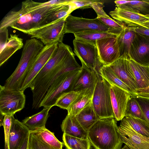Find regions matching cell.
<instances>
[{
    "mask_svg": "<svg viewBox=\"0 0 149 149\" xmlns=\"http://www.w3.org/2000/svg\"><path fill=\"white\" fill-rule=\"evenodd\" d=\"M69 0H53L43 3L32 0L22 2L18 11L8 13L1 20L0 29L10 27L23 33L45 25L47 18L61 5Z\"/></svg>",
    "mask_w": 149,
    "mask_h": 149,
    "instance_id": "1",
    "label": "cell"
},
{
    "mask_svg": "<svg viewBox=\"0 0 149 149\" xmlns=\"http://www.w3.org/2000/svg\"><path fill=\"white\" fill-rule=\"evenodd\" d=\"M72 53L70 46L63 42L58 43L55 54L36 76L30 86L33 94V109L40 107L53 79Z\"/></svg>",
    "mask_w": 149,
    "mask_h": 149,
    "instance_id": "2",
    "label": "cell"
},
{
    "mask_svg": "<svg viewBox=\"0 0 149 149\" xmlns=\"http://www.w3.org/2000/svg\"><path fill=\"white\" fill-rule=\"evenodd\" d=\"M114 118L100 119L88 132V138L95 149H120L123 142Z\"/></svg>",
    "mask_w": 149,
    "mask_h": 149,
    "instance_id": "3",
    "label": "cell"
},
{
    "mask_svg": "<svg viewBox=\"0 0 149 149\" xmlns=\"http://www.w3.org/2000/svg\"><path fill=\"white\" fill-rule=\"evenodd\" d=\"M44 46L40 40L35 38L26 40L19 63L6 81L3 86L4 87L9 89L20 90L36 57Z\"/></svg>",
    "mask_w": 149,
    "mask_h": 149,
    "instance_id": "4",
    "label": "cell"
},
{
    "mask_svg": "<svg viewBox=\"0 0 149 149\" xmlns=\"http://www.w3.org/2000/svg\"><path fill=\"white\" fill-rule=\"evenodd\" d=\"M81 69L65 73L55 77L40 107L51 108L54 106L58 98L63 93L72 91L73 84L81 72Z\"/></svg>",
    "mask_w": 149,
    "mask_h": 149,
    "instance_id": "5",
    "label": "cell"
},
{
    "mask_svg": "<svg viewBox=\"0 0 149 149\" xmlns=\"http://www.w3.org/2000/svg\"><path fill=\"white\" fill-rule=\"evenodd\" d=\"M92 103L99 119L114 118L112 107L109 83L101 76L94 88Z\"/></svg>",
    "mask_w": 149,
    "mask_h": 149,
    "instance_id": "6",
    "label": "cell"
},
{
    "mask_svg": "<svg viewBox=\"0 0 149 149\" xmlns=\"http://www.w3.org/2000/svg\"><path fill=\"white\" fill-rule=\"evenodd\" d=\"M74 52L82 65L94 71L98 77L103 66L99 59L96 42L75 38L73 40Z\"/></svg>",
    "mask_w": 149,
    "mask_h": 149,
    "instance_id": "7",
    "label": "cell"
},
{
    "mask_svg": "<svg viewBox=\"0 0 149 149\" xmlns=\"http://www.w3.org/2000/svg\"><path fill=\"white\" fill-rule=\"evenodd\" d=\"M64 30L65 34L99 31L109 32L118 36L120 33L108 27L97 18L86 19L73 16L71 14L66 19Z\"/></svg>",
    "mask_w": 149,
    "mask_h": 149,
    "instance_id": "8",
    "label": "cell"
},
{
    "mask_svg": "<svg viewBox=\"0 0 149 149\" xmlns=\"http://www.w3.org/2000/svg\"><path fill=\"white\" fill-rule=\"evenodd\" d=\"M64 17L45 25L26 31L24 33L31 38L40 40L45 45L62 42L64 33L66 19Z\"/></svg>",
    "mask_w": 149,
    "mask_h": 149,
    "instance_id": "9",
    "label": "cell"
},
{
    "mask_svg": "<svg viewBox=\"0 0 149 149\" xmlns=\"http://www.w3.org/2000/svg\"><path fill=\"white\" fill-rule=\"evenodd\" d=\"M26 97L20 90L7 89L0 86V113L3 116H13L24 107Z\"/></svg>",
    "mask_w": 149,
    "mask_h": 149,
    "instance_id": "10",
    "label": "cell"
},
{
    "mask_svg": "<svg viewBox=\"0 0 149 149\" xmlns=\"http://www.w3.org/2000/svg\"><path fill=\"white\" fill-rule=\"evenodd\" d=\"M118 132L122 142L131 149H149V138L135 131L125 117L118 127Z\"/></svg>",
    "mask_w": 149,
    "mask_h": 149,
    "instance_id": "11",
    "label": "cell"
},
{
    "mask_svg": "<svg viewBox=\"0 0 149 149\" xmlns=\"http://www.w3.org/2000/svg\"><path fill=\"white\" fill-rule=\"evenodd\" d=\"M58 43H55L44 46L36 57L24 81L20 90L24 92L27 88H30L35 77L55 54Z\"/></svg>",
    "mask_w": 149,
    "mask_h": 149,
    "instance_id": "12",
    "label": "cell"
},
{
    "mask_svg": "<svg viewBox=\"0 0 149 149\" xmlns=\"http://www.w3.org/2000/svg\"><path fill=\"white\" fill-rule=\"evenodd\" d=\"M134 92L137 89L135 80L131 69L130 58L125 53L111 64L106 65Z\"/></svg>",
    "mask_w": 149,
    "mask_h": 149,
    "instance_id": "13",
    "label": "cell"
},
{
    "mask_svg": "<svg viewBox=\"0 0 149 149\" xmlns=\"http://www.w3.org/2000/svg\"><path fill=\"white\" fill-rule=\"evenodd\" d=\"M128 55L140 65L149 66V36L136 33Z\"/></svg>",
    "mask_w": 149,
    "mask_h": 149,
    "instance_id": "14",
    "label": "cell"
},
{
    "mask_svg": "<svg viewBox=\"0 0 149 149\" xmlns=\"http://www.w3.org/2000/svg\"><path fill=\"white\" fill-rule=\"evenodd\" d=\"M116 37L107 38L96 42L99 59L103 65L111 64L120 56Z\"/></svg>",
    "mask_w": 149,
    "mask_h": 149,
    "instance_id": "15",
    "label": "cell"
},
{
    "mask_svg": "<svg viewBox=\"0 0 149 149\" xmlns=\"http://www.w3.org/2000/svg\"><path fill=\"white\" fill-rule=\"evenodd\" d=\"M108 82L110 85L111 101L114 118L117 121L121 120L125 117L127 103L131 95L122 88Z\"/></svg>",
    "mask_w": 149,
    "mask_h": 149,
    "instance_id": "16",
    "label": "cell"
},
{
    "mask_svg": "<svg viewBox=\"0 0 149 149\" xmlns=\"http://www.w3.org/2000/svg\"><path fill=\"white\" fill-rule=\"evenodd\" d=\"M30 130L22 122L12 116L8 141L9 149H20L30 135Z\"/></svg>",
    "mask_w": 149,
    "mask_h": 149,
    "instance_id": "17",
    "label": "cell"
},
{
    "mask_svg": "<svg viewBox=\"0 0 149 149\" xmlns=\"http://www.w3.org/2000/svg\"><path fill=\"white\" fill-rule=\"evenodd\" d=\"M109 14L112 17L124 26L134 28L149 20V17L145 16L117 7Z\"/></svg>",
    "mask_w": 149,
    "mask_h": 149,
    "instance_id": "18",
    "label": "cell"
},
{
    "mask_svg": "<svg viewBox=\"0 0 149 149\" xmlns=\"http://www.w3.org/2000/svg\"><path fill=\"white\" fill-rule=\"evenodd\" d=\"M98 79L94 71L82 65L81 72L75 80L71 90L81 91L87 89H94Z\"/></svg>",
    "mask_w": 149,
    "mask_h": 149,
    "instance_id": "19",
    "label": "cell"
},
{
    "mask_svg": "<svg viewBox=\"0 0 149 149\" xmlns=\"http://www.w3.org/2000/svg\"><path fill=\"white\" fill-rule=\"evenodd\" d=\"M61 130L68 135L82 139L88 138V132L79 122L75 116L67 115L61 125Z\"/></svg>",
    "mask_w": 149,
    "mask_h": 149,
    "instance_id": "20",
    "label": "cell"
},
{
    "mask_svg": "<svg viewBox=\"0 0 149 149\" xmlns=\"http://www.w3.org/2000/svg\"><path fill=\"white\" fill-rule=\"evenodd\" d=\"M23 46L22 38L16 34H11L7 43L0 51V66L2 65L15 52Z\"/></svg>",
    "mask_w": 149,
    "mask_h": 149,
    "instance_id": "21",
    "label": "cell"
},
{
    "mask_svg": "<svg viewBox=\"0 0 149 149\" xmlns=\"http://www.w3.org/2000/svg\"><path fill=\"white\" fill-rule=\"evenodd\" d=\"M94 89L82 91L67 110L68 115L75 116L91 102Z\"/></svg>",
    "mask_w": 149,
    "mask_h": 149,
    "instance_id": "22",
    "label": "cell"
},
{
    "mask_svg": "<svg viewBox=\"0 0 149 149\" xmlns=\"http://www.w3.org/2000/svg\"><path fill=\"white\" fill-rule=\"evenodd\" d=\"M130 61L137 89L143 88L148 86H149V66L140 65L130 58Z\"/></svg>",
    "mask_w": 149,
    "mask_h": 149,
    "instance_id": "23",
    "label": "cell"
},
{
    "mask_svg": "<svg viewBox=\"0 0 149 149\" xmlns=\"http://www.w3.org/2000/svg\"><path fill=\"white\" fill-rule=\"evenodd\" d=\"M75 116L81 126L87 132L100 119L93 109L92 102Z\"/></svg>",
    "mask_w": 149,
    "mask_h": 149,
    "instance_id": "24",
    "label": "cell"
},
{
    "mask_svg": "<svg viewBox=\"0 0 149 149\" xmlns=\"http://www.w3.org/2000/svg\"><path fill=\"white\" fill-rule=\"evenodd\" d=\"M133 29L124 26L116 37L120 56L126 53L128 54L130 46L136 34Z\"/></svg>",
    "mask_w": 149,
    "mask_h": 149,
    "instance_id": "25",
    "label": "cell"
},
{
    "mask_svg": "<svg viewBox=\"0 0 149 149\" xmlns=\"http://www.w3.org/2000/svg\"><path fill=\"white\" fill-rule=\"evenodd\" d=\"M50 109L44 107L41 111L31 116L26 117L22 120V122L30 131L45 127L49 116V112Z\"/></svg>",
    "mask_w": 149,
    "mask_h": 149,
    "instance_id": "26",
    "label": "cell"
},
{
    "mask_svg": "<svg viewBox=\"0 0 149 149\" xmlns=\"http://www.w3.org/2000/svg\"><path fill=\"white\" fill-rule=\"evenodd\" d=\"M117 7L149 17V0L130 1L128 3Z\"/></svg>",
    "mask_w": 149,
    "mask_h": 149,
    "instance_id": "27",
    "label": "cell"
},
{
    "mask_svg": "<svg viewBox=\"0 0 149 149\" xmlns=\"http://www.w3.org/2000/svg\"><path fill=\"white\" fill-rule=\"evenodd\" d=\"M30 133L33 134L40 138L48 144L59 149H63L64 145L63 142L60 141L54 135V133L43 127L33 131Z\"/></svg>",
    "mask_w": 149,
    "mask_h": 149,
    "instance_id": "28",
    "label": "cell"
},
{
    "mask_svg": "<svg viewBox=\"0 0 149 149\" xmlns=\"http://www.w3.org/2000/svg\"><path fill=\"white\" fill-rule=\"evenodd\" d=\"M62 139L66 149H90L91 144L88 138L82 139L63 133Z\"/></svg>",
    "mask_w": 149,
    "mask_h": 149,
    "instance_id": "29",
    "label": "cell"
},
{
    "mask_svg": "<svg viewBox=\"0 0 149 149\" xmlns=\"http://www.w3.org/2000/svg\"><path fill=\"white\" fill-rule=\"evenodd\" d=\"M100 74L107 82L111 83L127 91L131 95L133 91L126 84L120 79L114 72L106 65H103L100 70Z\"/></svg>",
    "mask_w": 149,
    "mask_h": 149,
    "instance_id": "30",
    "label": "cell"
},
{
    "mask_svg": "<svg viewBox=\"0 0 149 149\" xmlns=\"http://www.w3.org/2000/svg\"><path fill=\"white\" fill-rule=\"evenodd\" d=\"M125 117L133 129L139 134L149 138V123L142 119L130 116Z\"/></svg>",
    "mask_w": 149,
    "mask_h": 149,
    "instance_id": "31",
    "label": "cell"
},
{
    "mask_svg": "<svg viewBox=\"0 0 149 149\" xmlns=\"http://www.w3.org/2000/svg\"><path fill=\"white\" fill-rule=\"evenodd\" d=\"M75 38L86 41L96 42L104 38L116 37L117 35L109 32L99 31L87 32L74 34Z\"/></svg>",
    "mask_w": 149,
    "mask_h": 149,
    "instance_id": "32",
    "label": "cell"
},
{
    "mask_svg": "<svg viewBox=\"0 0 149 149\" xmlns=\"http://www.w3.org/2000/svg\"><path fill=\"white\" fill-rule=\"evenodd\" d=\"M82 91H71L62 94L57 100L54 106L67 110Z\"/></svg>",
    "mask_w": 149,
    "mask_h": 149,
    "instance_id": "33",
    "label": "cell"
},
{
    "mask_svg": "<svg viewBox=\"0 0 149 149\" xmlns=\"http://www.w3.org/2000/svg\"><path fill=\"white\" fill-rule=\"evenodd\" d=\"M68 3L61 5L49 16L46 20V25L63 18L67 17L70 15V6Z\"/></svg>",
    "mask_w": 149,
    "mask_h": 149,
    "instance_id": "34",
    "label": "cell"
},
{
    "mask_svg": "<svg viewBox=\"0 0 149 149\" xmlns=\"http://www.w3.org/2000/svg\"><path fill=\"white\" fill-rule=\"evenodd\" d=\"M131 116L146 121L138 102L135 97L132 96L127 103L125 116Z\"/></svg>",
    "mask_w": 149,
    "mask_h": 149,
    "instance_id": "35",
    "label": "cell"
},
{
    "mask_svg": "<svg viewBox=\"0 0 149 149\" xmlns=\"http://www.w3.org/2000/svg\"><path fill=\"white\" fill-rule=\"evenodd\" d=\"M29 149H59L45 143L36 135L30 133L29 139Z\"/></svg>",
    "mask_w": 149,
    "mask_h": 149,
    "instance_id": "36",
    "label": "cell"
},
{
    "mask_svg": "<svg viewBox=\"0 0 149 149\" xmlns=\"http://www.w3.org/2000/svg\"><path fill=\"white\" fill-rule=\"evenodd\" d=\"M12 116L8 115L4 116L1 126L3 127L4 134L5 149H8V141Z\"/></svg>",
    "mask_w": 149,
    "mask_h": 149,
    "instance_id": "37",
    "label": "cell"
},
{
    "mask_svg": "<svg viewBox=\"0 0 149 149\" xmlns=\"http://www.w3.org/2000/svg\"><path fill=\"white\" fill-rule=\"evenodd\" d=\"M95 1L86 0H71L68 4L70 6L71 13L78 8L84 9L91 8V4Z\"/></svg>",
    "mask_w": 149,
    "mask_h": 149,
    "instance_id": "38",
    "label": "cell"
},
{
    "mask_svg": "<svg viewBox=\"0 0 149 149\" xmlns=\"http://www.w3.org/2000/svg\"><path fill=\"white\" fill-rule=\"evenodd\" d=\"M97 18L108 27L119 32H120L124 27L123 25L111 18Z\"/></svg>",
    "mask_w": 149,
    "mask_h": 149,
    "instance_id": "39",
    "label": "cell"
},
{
    "mask_svg": "<svg viewBox=\"0 0 149 149\" xmlns=\"http://www.w3.org/2000/svg\"><path fill=\"white\" fill-rule=\"evenodd\" d=\"M135 98L141 108L146 121L149 123V98Z\"/></svg>",
    "mask_w": 149,
    "mask_h": 149,
    "instance_id": "40",
    "label": "cell"
},
{
    "mask_svg": "<svg viewBox=\"0 0 149 149\" xmlns=\"http://www.w3.org/2000/svg\"><path fill=\"white\" fill-rule=\"evenodd\" d=\"M104 7L103 3L100 2L95 1L91 5V7L94 10L97 15V17H103L111 18L104 10L103 8Z\"/></svg>",
    "mask_w": 149,
    "mask_h": 149,
    "instance_id": "41",
    "label": "cell"
},
{
    "mask_svg": "<svg viewBox=\"0 0 149 149\" xmlns=\"http://www.w3.org/2000/svg\"><path fill=\"white\" fill-rule=\"evenodd\" d=\"M9 38L7 28L0 29V51L2 50L6 45Z\"/></svg>",
    "mask_w": 149,
    "mask_h": 149,
    "instance_id": "42",
    "label": "cell"
},
{
    "mask_svg": "<svg viewBox=\"0 0 149 149\" xmlns=\"http://www.w3.org/2000/svg\"><path fill=\"white\" fill-rule=\"evenodd\" d=\"M132 97L149 98V86L145 88L136 90Z\"/></svg>",
    "mask_w": 149,
    "mask_h": 149,
    "instance_id": "43",
    "label": "cell"
},
{
    "mask_svg": "<svg viewBox=\"0 0 149 149\" xmlns=\"http://www.w3.org/2000/svg\"><path fill=\"white\" fill-rule=\"evenodd\" d=\"M136 33L149 36V29L141 26L132 28Z\"/></svg>",
    "mask_w": 149,
    "mask_h": 149,
    "instance_id": "44",
    "label": "cell"
},
{
    "mask_svg": "<svg viewBox=\"0 0 149 149\" xmlns=\"http://www.w3.org/2000/svg\"><path fill=\"white\" fill-rule=\"evenodd\" d=\"M29 136L24 141L20 149H29Z\"/></svg>",
    "mask_w": 149,
    "mask_h": 149,
    "instance_id": "45",
    "label": "cell"
},
{
    "mask_svg": "<svg viewBox=\"0 0 149 149\" xmlns=\"http://www.w3.org/2000/svg\"><path fill=\"white\" fill-rule=\"evenodd\" d=\"M130 1L126 0H118L114 1V3L116 4L117 7L123 4L128 3Z\"/></svg>",
    "mask_w": 149,
    "mask_h": 149,
    "instance_id": "46",
    "label": "cell"
},
{
    "mask_svg": "<svg viewBox=\"0 0 149 149\" xmlns=\"http://www.w3.org/2000/svg\"><path fill=\"white\" fill-rule=\"evenodd\" d=\"M138 26H141L149 29V20L143 23Z\"/></svg>",
    "mask_w": 149,
    "mask_h": 149,
    "instance_id": "47",
    "label": "cell"
},
{
    "mask_svg": "<svg viewBox=\"0 0 149 149\" xmlns=\"http://www.w3.org/2000/svg\"><path fill=\"white\" fill-rule=\"evenodd\" d=\"M120 149H131L129 147L125 145L124 146L121 148Z\"/></svg>",
    "mask_w": 149,
    "mask_h": 149,
    "instance_id": "48",
    "label": "cell"
},
{
    "mask_svg": "<svg viewBox=\"0 0 149 149\" xmlns=\"http://www.w3.org/2000/svg\"></svg>",
    "mask_w": 149,
    "mask_h": 149,
    "instance_id": "49",
    "label": "cell"
}]
</instances>
